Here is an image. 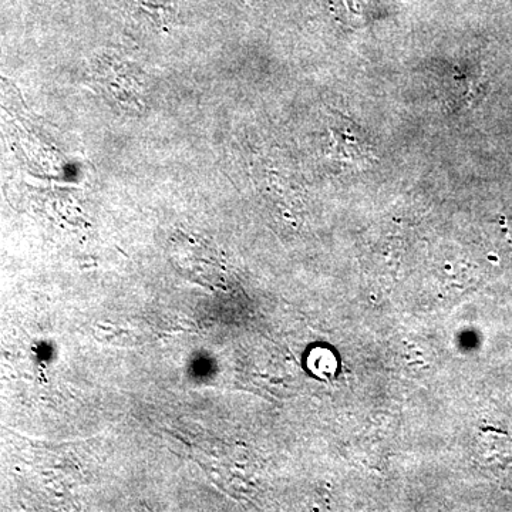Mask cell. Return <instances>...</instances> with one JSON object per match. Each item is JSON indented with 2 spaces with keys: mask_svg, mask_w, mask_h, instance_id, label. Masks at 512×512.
Instances as JSON below:
<instances>
[{
  "mask_svg": "<svg viewBox=\"0 0 512 512\" xmlns=\"http://www.w3.org/2000/svg\"><path fill=\"white\" fill-rule=\"evenodd\" d=\"M309 367H311L315 375L329 377L335 375L338 362H336L332 352H329L328 349L320 348L313 350L311 356H309Z\"/></svg>",
  "mask_w": 512,
  "mask_h": 512,
  "instance_id": "obj_1",
  "label": "cell"
}]
</instances>
